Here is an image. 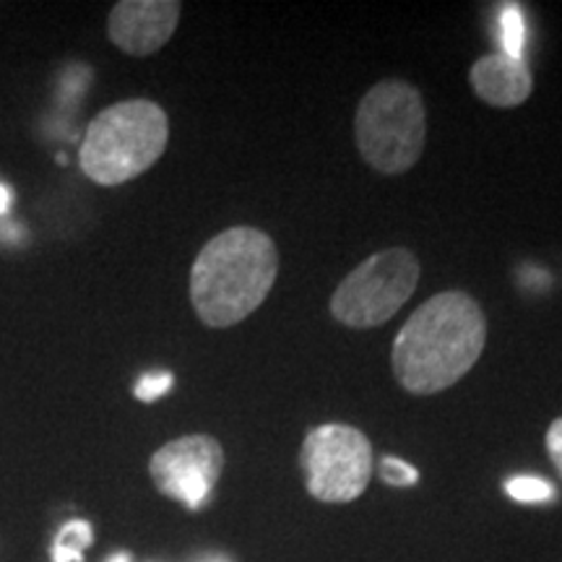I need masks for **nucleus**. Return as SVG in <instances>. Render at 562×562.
<instances>
[{
    "mask_svg": "<svg viewBox=\"0 0 562 562\" xmlns=\"http://www.w3.org/2000/svg\"><path fill=\"white\" fill-rule=\"evenodd\" d=\"M419 261L412 250L389 248L362 261L336 286L331 315L349 328H375L389 323L419 284Z\"/></svg>",
    "mask_w": 562,
    "mask_h": 562,
    "instance_id": "5",
    "label": "nucleus"
},
{
    "mask_svg": "<svg viewBox=\"0 0 562 562\" xmlns=\"http://www.w3.org/2000/svg\"><path fill=\"white\" fill-rule=\"evenodd\" d=\"M381 480L391 487H412V484L419 482V472L402 459H393V456H385L381 461Z\"/></svg>",
    "mask_w": 562,
    "mask_h": 562,
    "instance_id": "14",
    "label": "nucleus"
},
{
    "mask_svg": "<svg viewBox=\"0 0 562 562\" xmlns=\"http://www.w3.org/2000/svg\"><path fill=\"white\" fill-rule=\"evenodd\" d=\"M170 140V121L151 100H125L89 123L81 170L97 186H123L151 170Z\"/></svg>",
    "mask_w": 562,
    "mask_h": 562,
    "instance_id": "3",
    "label": "nucleus"
},
{
    "mask_svg": "<svg viewBox=\"0 0 562 562\" xmlns=\"http://www.w3.org/2000/svg\"><path fill=\"white\" fill-rule=\"evenodd\" d=\"M544 442H547V453H550L554 469H558V474L562 476V417L552 422L550 430H547Z\"/></svg>",
    "mask_w": 562,
    "mask_h": 562,
    "instance_id": "15",
    "label": "nucleus"
},
{
    "mask_svg": "<svg viewBox=\"0 0 562 562\" xmlns=\"http://www.w3.org/2000/svg\"><path fill=\"white\" fill-rule=\"evenodd\" d=\"M487 341L480 302L442 292L422 302L393 341V375L414 396L448 391L474 368Z\"/></svg>",
    "mask_w": 562,
    "mask_h": 562,
    "instance_id": "1",
    "label": "nucleus"
},
{
    "mask_svg": "<svg viewBox=\"0 0 562 562\" xmlns=\"http://www.w3.org/2000/svg\"><path fill=\"white\" fill-rule=\"evenodd\" d=\"M497 37H501V45L505 55L510 58H524L526 47V19L518 5H505L501 11V24H497Z\"/></svg>",
    "mask_w": 562,
    "mask_h": 562,
    "instance_id": "11",
    "label": "nucleus"
},
{
    "mask_svg": "<svg viewBox=\"0 0 562 562\" xmlns=\"http://www.w3.org/2000/svg\"><path fill=\"white\" fill-rule=\"evenodd\" d=\"M505 492L518 503H547L554 497V487L550 482L539 480V476H513L505 482Z\"/></svg>",
    "mask_w": 562,
    "mask_h": 562,
    "instance_id": "12",
    "label": "nucleus"
},
{
    "mask_svg": "<svg viewBox=\"0 0 562 562\" xmlns=\"http://www.w3.org/2000/svg\"><path fill=\"white\" fill-rule=\"evenodd\" d=\"M224 469L222 442L211 435H182L165 442L149 461L151 482L188 510L206 508Z\"/></svg>",
    "mask_w": 562,
    "mask_h": 562,
    "instance_id": "7",
    "label": "nucleus"
},
{
    "mask_svg": "<svg viewBox=\"0 0 562 562\" xmlns=\"http://www.w3.org/2000/svg\"><path fill=\"white\" fill-rule=\"evenodd\" d=\"M372 463L368 435L351 425L313 427L300 451L305 487L321 503L357 501L368 490Z\"/></svg>",
    "mask_w": 562,
    "mask_h": 562,
    "instance_id": "6",
    "label": "nucleus"
},
{
    "mask_svg": "<svg viewBox=\"0 0 562 562\" xmlns=\"http://www.w3.org/2000/svg\"><path fill=\"white\" fill-rule=\"evenodd\" d=\"M474 94L492 108H518L531 97L533 79L524 58L505 53H490L469 70Z\"/></svg>",
    "mask_w": 562,
    "mask_h": 562,
    "instance_id": "9",
    "label": "nucleus"
},
{
    "mask_svg": "<svg viewBox=\"0 0 562 562\" xmlns=\"http://www.w3.org/2000/svg\"><path fill=\"white\" fill-rule=\"evenodd\" d=\"M279 273L277 245L256 227H232L203 245L191 269V302L209 328L243 323L263 305Z\"/></svg>",
    "mask_w": 562,
    "mask_h": 562,
    "instance_id": "2",
    "label": "nucleus"
},
{
    "mask_svg": "<svg viewBox=\"0 0 562 562\" xmlns=\"http://www.w3.org/2000/svg\"><path fill=\"white\" fill-rule=\"evenodd\" d=\"M9 206H11V191L3 186V182H0V216L9 211Z\"/></svg>",
    "mask_w": 562,
    "mask_h": 562,
    "instance_id": "16",
    "label": "nucleus"
},
{
    "mask_svg": "<svg viewBox=\"0 0 562 562\" xmlns=\"http://www.w3.org/2000/svg\"><path fill=\"white\" fill-rule=\"evenodd\" d=\"M172 383H175L172 372L154 370V372H146V375L140 378V381L136 383V391L133 393H136L138 402L151 404V402H157V398L165 396V393L172 389Z\"/></svg>",
    "mask_w": 562,
    "mask_h": 562,
    "instance_id": "13",
    "label": "nucleus"
},
{
    "mask_svg": "<svg viewBox=\"0 0 562 562\" xmlns=\"http://www.w3.org/2000/svg\"><path fill=\"white\" fill-rule=\"evenodd\" d=\"M108 562H131V554L128 552H117V554H112Z\"/></svg>",
    "mask_w": 562,
    "mask_h": 562,
    "instance_id": "17",
    "label": "nucleus"
},
{
    "mask_svg": "<svg viewBox=\"0 0 562 562\" xmlns=\"http://www.w3.org/2000/svg\"><path fill=\"white\" fill-rule=\"evenodd\" d=\"M91 526L87 521H70L60 529L53 547V562H83V550L91 544Z\"/></svg>",
    "mask_w": 562,
    "mask_h": 562,
    "instance_id": "10",
    "label": "nucleus"
},
{
    "mask_svg": "<svg viewBox=\"0 0 562 562\" xmlns=\"http://www.w3.org/2000/svg\"><path fill=\"white\" fill-rule=\"evenodd\" d=\"M180 9L175 0H123L112 5L108 34L123 53L146 58L172 40Z\"/></svg>",
    "mask_w": 562,
    "mask_h": 562,
    "instance_id": "8",
    "label": "nucleus"
},
{
    "mask_svg": "<svg viewBox=\"0 0 562 562\" xmlns=\"http://www.w3.org/2000/svg\"><path fill=\"white\" fill-rule=\"evenodd\" d=\"M209 562H227V560H222V558H211Z\"/></svg>",
    "mask_w": 562,
    "mask_h": 562,
    "instance_id": "18",
    "label": "nucleus"
},
{
    "mask_svg": "<svg viewBox=\"0 0 562 562\" xmlns=\"http://www.w3.org/2000/svg\"><path fill=\"white\" fill-rule=\"evenodd\" d=\"M427 117L422 94L402 79L375 83L355 115V140L362 159L381 175H402L422 157Z\"/></svg>",
    "mask_w": 562,
    "mask_h": 562,
    "instance_id": "4",
    "label": "nucleus"
}]
</instances>
